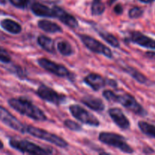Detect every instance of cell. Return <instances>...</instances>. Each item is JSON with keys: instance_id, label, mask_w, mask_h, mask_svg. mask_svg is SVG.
I'll return each instance as SVG.
<instances>
[{"instance_id": "obj_1", "label": "cell", "mask_w": 155, "mask_h": 155, "mask_svg": "<svg viewBox=\"0 0 155 155\" xmlns=\"http://www.w3.org/2000/svg\"><path fill=\"white\" fill-rule=\"evenodd\" d=\"M8 103L14 110L18 111L21 114L31 118L32 120L36 121L47 120V117L45 116L44 112L26 98L22 97L12 98L8 101Z\"/></svg>"}, {"instance_id": "obj_2", "label": "cell", "mask_w": 155, "mask_h": 155, "mask_svg": "<svg viewBox=\"0 0 155 155\" xmlns=\"http://www.w3.org/2000/svg\"><path fill=\"white\" fill-rule=\"evenodd\" d=\"M98 139L100 142L109 146L114 147L120 151L127 154L133 153V149L132 147L127 143V140L123 136L114 133H107L103 132L99 134Z\"/></svg>"}, {"instance_id": "obj_3", "label": "cell", "mask_w": 155, "mask_h": 155, "mask_svg": "<svg viewBox=\"0 0 155 155\" xmlns=\"http://www.w3.org/2000/svg\"><path fill=\"white\" fill-rule=\"evenodd\" d=\"M9 145L14 149L18 150L24 154L46 155L53 153V151L51 148H42L27 140H18V139H11L9 140Z\"/></svg>"}, {"instance_id": "obj_4", "label": "cell", "mask_w": 155, "mask_h": 155, "mask_svg": "<svg viewBox=\"0 0 155 155\" xmlns=\"http://www.w3.org/2000/svg\"><path fill=\"white\" fill-rule=\"evenodd\" d=\"M27 133L37 139L50 142L59 148H65L68 146V142L62 139L61 137L48 131H45L42 129L38 128V127H33V126H27Z\"/></svg>"}, {"instance_id": "obj_5", "label": "cell", "mask_w": 155, "mask_h": 155, "mask_svg": "<svg viewBox=\"0 0 155 155\" xmlns=\"http://www.w3.org/2000/svg\"><path fill=\"white\" fill-rule=\"evenodd\" d=\"M69 110L74 118L86 125L95 127L100 125L99 120L96 117L78 104H72L69 107Z\"/></svg>"}, {"instance_id": "obj_6", "label": "cell", "mask_w": 155, "mask_h": 155, "mask_svg": "<svg viewBox=\"0 0 155 155\" xmlns=\"http://www.w3.org/2000/svg\"><path fill=\"white\" fill-rule=\"evenodd\" d=\"M80 38L82 42L85 45V46L90 50L91 51L97 54H101L108 58H112L113 54L112 51L108 47L104 45L98 40L95 39L92 36H87V35L82 34L80 35Z\"/></svg>"}, {"instance_id": "obj_7", "label": "cell", "mask_w": 155, "mask_h": 155, "mask_svg": "<svg viewBox=\"0 0 155 155\" xmlns=\"http://www.w3.org/2000/svg\"><path fill=\"white\" fill-rule=\"evenodd\" d=\"M116 103H119L124 107L128 109L129 110L133 112L136 114L139 115V116L144 117L148 114L146 110L136 101L135 97L129 93L124 94V95H117Z\"/></svg>"}, {"instance_id": "obj_8", "label": "cell", "mask_w": 155, "mask_h": 155, "mask_svg": "<svg viewBox=\"0 0 155 155\" xmlns=\"http://www.w3.org/2000/svg\"><path fill=\"white\" fill-rule=\"evenodd\" d=\"M0 120L15 131L21 133H27V127L2 106H0Z\"/></svg>"}, {"instance_id": "obj_9", "label": "cell", "mask_w": 155, "mask_h": 155, "mask_svg": "<svg viewBox=\"0 0 155 155\" xmlns=\"http://www.w3.org/2000/svg\"><path fill=\"white\" fill-rule=\"evenodd\" d=\"M36 94L39 98H42L44 101L54 104H61L66 99V97L64 95L58 93L54 89L45 85L39 86V87L36 90Z\"/></svg>"}, {"instance_id": "obj_10", "label": "cell", "mask_w": 155, "mask_h": 155, "mask_svg": "<svg viewBox=\"0 0 155 155\" xmlns=\"http://www.w3.org/2000/svg\"><path fill=\"white\" fill-rule=\"evenodd\" d=\"M39 66L51 74H54L59 77H68L71 76L69 70L64 65L59 64L55 62L46 58H39L37 60Z\"/></svg>"}, {"instance_id": "obj_11", "label": "cell", "mask_w": 155, "mask_h": 155, "mask_svg": "<svg viewBox=\"0 0 155 155\" xmlns=\"http://www.w3.org/2000/svg\"><path fill=\"white\" fill-rule=\"evenodd\" d=\"M108 114L117 126L121 130H128L130 127V122L125 116L122 110L118 107H113L108 110Z\"/></svg>"}, {"instance_id": "obj_12", "label": "cell", "mask_w": 155, "mask_h": 155, "mask_svg": "<svg viewBox=\"0 0 155 155\" xmlns=\"http://www.w3.org/2000/svg\"><path fill=\"white\" fill-rule=\"evenodd\" d=\"M52 9L54 12V18H57L70 28L75 29L79 26L77 20L73 15H70L64 10H63L61 8L58 6H54Z\"/></svg>"}, {"instance_id": "obj_13", "label": "cell", "mask_w": 155, "mask_h": 155, "mask_svg": "<svg viewBox=\"0 0 155 155\" xmlns=\"http://www.w3.org/2000/svg\"><path fill=\"white\" fill-rule=\"evenodd\" d=\"M130 40L132 42L145 48L155 50V40L145 36L139 31H133L130 33Z\"/></svg>"}, {"instance_id": "obj_14", "label": "cell", "mask_w": 155, "mask_h": 155, "mask_svg": "<svg viewBox=\"0 0 155 155\" xmlns=\"http://www.w3.org/2000/svg\"><path fill=\"white\" fill-rule=\"evenodd\" d=\"M83 81L94 91L100 90L107 84V80H105L102 76L95 73H92L86 76L83 79Z\"/></svg>"}, {"instance_id": "obj_15", "label": "cell", "mask_w": 155, "mask_h": 155, "mask_svg": "<svg viewBox=\"0 0 155 155\" xmlns=\"http://www.w3.org/2000/svg\"><path fill=\"white\" fill-rule=\"evenodd\" d=\"M81 102L94 111L101 112L104 110V104L100 98L92 95H86L81 99Z\"/></svg>"}, {"instance_id": "obj_16", "label": "cell", "mask_w": 155, "mask_h": 155, "mask_svg": "<svg viewBox=\"0 0 155 155\" xmlns=\"http://www.w3.org/2000/svg\"><path fill=\"white\" fill-rule=\"evenodd\" d=\"M32 12L38 17L44 18H54V12L52 8H50L45 5L40 3H33L30 6Z\"/></svg>"}, {"instance_id": "obj_17", "label": "cell", "mask_w": 155, "mask_h": 155, "mask_svg": "<svg viewBox=\"0 0 155 155\" xmlns=\"http://www.w3.org/2000/svg\"><path fill=\"white\" fill-rule=\"evenodd\" d=\"M0 26L3 30L12 34H18L22 31V27L16 21L12 19H4L0 22Z\"/></svg>"}, {"instance_id": "obj_18", "label": "cell", "mask_w": 155, "mask_h": 155, "mask_svg": "<svg viewBox=\"0 0 155 155\" xmlns=\"http://www.w3.org/2000/svg\"><path fill=\"white\" fill-rule=\"evenodd\" d=\"M38 27L46 33H55L62 32L61 27L58 24L48 20H41L38 21Z\"/></svg>"}, {"instance_id": "obj_19", "label": "cell", "mask_w": 155, "mask_h": 155, "mask_svg": "<svg viewBox=\"0 0 155 155\" xmlns=\"http://www.w3.org/2000/svg\"><path fill=\"white\" fill-rule=\"evenodd\" d=\"M37 42L41 48L49 53H54V42L52 39L44 35H40L37 39Z\"/></svg>"}, {"instance_id": "obj_20", "label": "cell", "mask_w": 155, "mask_h": 155, "mask_svg": "<svg viewBox=\"0 0 155 155\" xmlns=\"http://www.w3.org/2000/svg\"><path fill=\"white\" fill-rule=\"evenodd\" d=\"M138 126L142 133L149 137L155 139V126L150 124L145 121H139L138 123Z\"/></svg>"}, {"instance_id": "obj_21", "label": "cell", "mask_w": 155, "mask_h": 155, "mask_svg": "<svg viewBox=\"0 0 155 155\" xmlns=\"http://www.w3.org/2000/svg\"><path fill=\"white\" fill-rule=\"evenodd\" d=\"M57 48L59 52L64 56H70L73 54L72 46L66 40H61L58 42Z\"/></svg>"}, {"instance_id": "obj_22", "label": "cell", "mask_w": 155, "mask_h": 155, "mask_svg": "<svg viewBox=\"0 0 155 155\" xmlns=\"http://www.w3.org/2000/svg\"><path fill=\"white\" fill-rule=\"evenodd\" d=\"M126 72L128 73L130 76H131L133 78H134L135 80L137 82H139V83H146V82L148 81V79L145 77V75L140 73L139 71H138L137 70H136L135 68H131V67H127L126 68Z\"/></svg>"}, {"instance_id": "obj_23", "label": "cell", "mask_w": 155, "mask_h": 155, "mask_svg": "<svg viewBox=\"0 0 155 155\" xmlns=\"http://www.w3.org/2000/svg\"><path fill=\"white\" fill-rule=\"evenodd\" d=\"M99 35L105 42H107L111 46L114 47V48H118L120 46L119 41H118V39L114 35L108 33H106V32H101L99 33Z\"/></svg>"}, {"instance_id": "obj_24", "label": "cell", "mask_w": 155, "mask_h": 155, "mask_svg": "<svg viewBox=\"0 0 155 155\" xmlns=\"http://www.w3.org/2000/svg\"><path fill=\"white\" fill-rule=\"evenodd\" d=\"M105 5L100 0H94L92 5V15L94 16H99L104 12Z\"/></svg>"}, {"instance_id": "obj_25", "label": "cell", "mask_w": 155, "mask_h": 155, "mask_svg": "<svg viewBox=\"0 0 155 155\" xmlns=\"http://www.w3.org/2000/svg\"><path fill=\"white\" fill-rule=\"evenodd\" d=\"M64 126L69 130H72V131H76L79 132L83 130V127L80 125L79 124L76 123L75 121H73L71 120H66L64 122Z\"/></svg>"}, {"instance_id": "obj_26", "label": "cell", "mask_w": 155, "mask_h": 155, "mask_svg": "<svg viewBox=\"0 0 155 155\" xmlns=\"http://www.w3.org/2000/svg\"><path fill=\"white\" fill-rule=\"evenodd\" d=\"M12 61L10 54L8 52L7 50L3 47L0 46V62H2L5 64L10 63Z\"/></svg>"}, {"instance_id": "obj_27", "label": "cell", "mask_w": 155, "mask_h": 155, "mask_svg": "<svg viewBox=\"0 0 155 155\" xmlns=\"http://www.w3.org/2000/svg\"><path fill=\"white\" fill-rule=\"evenodd\" d=\"M143 15V10L139 7H134L131 8L129 12V16L130 18H139Z\"/></svg>"}, {"instance_id": "obj_28", "label": "cell", "mask_w": 155, "mask_h": 155, "mask_svg": "<svg viewBox=\"0 0 155 155\" xmlns=\"http://www.w3.org/2000/svg\"><path fill=\"white\" fill-rule=\"evenodd\" d=\"M103 96L104 97L105 99L107 101H112V102H116L117 97V94L111 90H104L102 93Z\"/></svg>"}, {"instance_id": "obj_29", "label": "cell", "mask_w": 155, "mask_h": 155, "mask_svg": "<svg viewBox=\"0 0 155 155\" xmlns=\"http://www.w3.org/2000/svg\"><path fill=\"white\" fill-rule=\"evenodd\" d=\"M12 5L18 8H25L27 5V0H8Z\"/></svg>"}, {"instance_id": "obj_30", "label": "cell", "mask_w": 155, "mask_h": 155, "mask_svg": "<svg viewBox=\"0 0 155 155\" xmlns=\"http://www.w3.org/2000/svg\"><path fill=\"white\" fill-rule=\"evenodd\" d=\"M114 11L117 15H121L123 13V7L120 5H117L114 8Z\"/></svg>"}, {"instance_id": "obj_31", "label": "cell", "mask_w": 155, "mask_h": 155, "mask_svg": "<svg viewBox=\"0 0 155 155\" xmlns=\"http://www.w3.org/2000/svg\"><path fill=\"white\" fill-rule=\"evenodd\" d=\"M145 56L148 57V58L150 59H152V60L155 61V51H148L145 53Z\"/></svg>"}, {"instance_id": "obj_32", "label": "cell", "mask_w": 155, "mask_h": 155, "mask_svg": "<svg viewBox=\"0 0 155 155\" xmlns=\"http://www.w3.org/2000/svg\"><path fill=\"white\" fill-rule=\"evenodd\" d=\"M140 2H144V3H149L151 2L152 0H139Z\"/></svg>"}, {"instance_id": "obj_33", "label": "cell", "mask_w": 155, "mask_h": 155, "mask_svg": "<svg viewBox=\"0 0 155 155\" xmlns=\"http://www.w3.org/2000/svg\"><path fill=\"white\" fill-rule=\"evenodd\" d=\"M3 147H4V145H3L2 142V141L0 140V150H1V149H2V148H3Z\"/></svg>"}, {"instance_id": "obj_34", "label": "cell", "mask_w": 155, "mask_h": 155, "mask_svg": "<svg viewBox=\"0 0 155 155\" xmlns=\"http://www.w3.org/2000/svg\"><path fill=\"white\" fill-rule=\"evenodd\" d=\"M117 0H110V2H109V3H110V5H112L113 3H114V2H116Z\"/></svg>"}, {"instance_id": "obj_35", "label": "cell", "mask_w": 155, "mask_h": 155, "mask_svg": "<svg viewBox=\"0 0 155 155\" xmlns=\"http://www.w3.org/2000/svg\"><path fill=\"white\" fill-rule=\"evenodd\" d=\"M0 2L2 3V4H5V0H0Z\"/></svg>"}, {"instance_id": "obj_36", "label": "cell", "mask_w": 155, "mask_h": 155, "mask_svg": "<svg viewBox=\"0 0 155 155\" xmlns=\"http://www.w3.org/2000/svg\"><path fill=\"white\" fill-rule=\"evenodd\" d=\"M152 1H155V0H152Z\"/></svg>"}]
</instances>
